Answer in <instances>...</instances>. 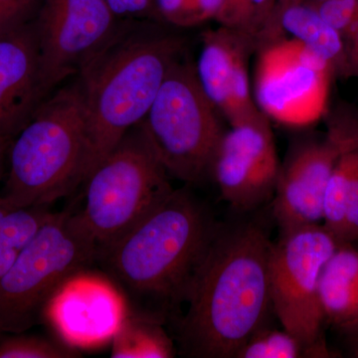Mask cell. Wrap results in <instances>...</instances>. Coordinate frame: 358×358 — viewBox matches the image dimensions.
<instances>
[{"instance_id":"cell-15","label":"cell","mask_w":358,"mask_h":358,"mask_svg":"<svg viewBox=\"0 0 358 358\" xmlns=\"http://www.w3.org/2000/svg\"><path fill=\"white\" fill-rule=\"evenodd\" d=\"M45 99L33 22L0 38V136L13 138Z\"/></svg>"},{"instance_id":"cell-28","label":"cell","mask_w":358,"mask_h":358,"mask_svg":"<svg viewBox=\"0 0 358 358\" xmlns=\"http://www.w3.org/2000/svg\"><path fill=\"white\" fill-rule=\"evenodd\" d=\"M345 78H358V14L355 22L345 37Z\"/></svg>"},{"instance_id":"cell-17","label":"cell","mask_w":358,"mask_h":358,"mask_svg":"<svg viewBox=\"0 0 358 358\" xmlns=\"http://www.w3.org/2000/svg\"><path fill=\"white\" fill-rule=\"evenodd\" d=\"M324 322L350 336L358 329V249L338 244L320 275Z\"/></svg>"},{"instance_id":"cell-24","label":"cell","mask_w":358,"mask_h":358,"mask_svg":"<svg viewBox=\"0 0 358 358\" xmlns=\"http://www.w3.org/2000/svg\"><path fill=\"white\" fill-rule=\"evenodd\" d=\"M78 353L66 343L20 334L0 336V358H72Z\"/></svg>"},{"instance_id":"cell-25","label":"cell","mask_w":358,"mask_h":358,"mask_svg":"<svg viewBox=\"0 0 358 358\" xmlns=\"http://www.w3.org/2000/svg\"><path fill=\"white\" fill-rule=\"evenodd\" d=\"M41 0H0V38L34 22Z\"/></svg>"},{"instance_id":"cell-29","label":"cell","mask_w":358,"mask_h":358,"mask_svg":"<svg viewBox=\"0 0 358 358\" xmlns=\"http://www.w3.org/2000/svg\"><path fill=\"white\" fill-rule=\"evenodd\" d=\"M11 141H13V138L0 136V180L3 176L4 162H6V157L8 155Z\"/></svg>"},{"instance_id":"cell-12","label":"cell","mask_w":358,"mask_h":358,"mask_svg":"<svg viewBox=\"0 0 358 358\" xmlns=\"http://www.w3.org/2000/svg\"><path fill=\"white\" fill-rule=\"evenodd\" d=\"M267 115L230 126L212 157L209 178L221 197L238 212H249L272 200L281 162Z\"/></svg>"},{"instance_id":"cell-3","label":"cell","mask_w":358,"mask_h":358,"mask_svg":"<svg viewBox=\"0 0 358 358\" xmlns=\"http://www.w3.org/2000/svg\"><path fill=\"white\" fill-rule=\"evenodd\" d=\"M183 45L174 35L120 27L78 73L86 131L85 179L143 121L169 70L182 57Z\"/></svg>"},{"instance_id":"cell-6","label":"cell","mask_w":358,"mask_h":358,"mask_svg":"<svg viewBox=\"0 0 358 358\" xmlns=\"http://www.w3.org/2000/svg\"><path fill=\"white\" fill-rule=\"evenodd\" d=\"M169 176L140 124L90 173L77 213L100 251L169 197L174 190Z\"/></svg>"},{"instance_id":"cell-11","label":"cell","mask_w":358,"mask_h":358,"mask_svg":"<svg viewBox=\"0 0 358 358\" xmlns=\"http://www.w3.org/2000/svg\"><path fill=\"white\" fill-rule=\"evenodd\" d=\"M117 20L105 0H41L34 26L45 98L109 43Z\"/></svg>"},{"instance_id":"cell-26","label":"cell","mask_w":358,"mask_h":358,"mask_svg":"<svg viewBox=\"0 0 358 358\" xmlns=\"http://www.w3.org/2000/svg\"><path fill=\"white\" fill-rule=\"evenodd\" d=\"M313 6L324 22L345 39L357 18V0H322Z\"/></svg>"},{"instance_id":"cell-21","label":"cell","mask_w":358,"mask_h":358,"mask_svg":"<svg viewBox=\"0 0 358 358\" xmlns=\"http://www.w3.org/2000/svg\"><path fill=\"white\" fill-rule=\"evenodd\" d=\"M307 357L305 345L286 329L261 327L238 350L235 358Z\"/></svg>"},{"instance_id":"cell-9","label":"cell","mask_w":358,"mask_h":358,"mask_svg":"<svg viewBox=\"0 0 358 358\" xmlns=\"http://www.w3.org/2000/svg\"><path fill=\"white\" fill-rule=\"evenodd\" d=\"M358 145V117L334 115L320 138H301L281 162L272 210L281 232L322 224L327 183L339 159Z\"/></svg>"},{"instance_id":"cell-22","label":"cell","mask_w":358,"mask_h":358,"mask_svg":"<svg viewBox=\"0 0 358 358\" xmlns=\"http://www.w3.org/2000/svg\"><path fill=\"white\" fill-rule=\"evenodd\" d=\"M227 0H154V10L171 24L189 27L215 20L220 24Z\"/></svg>"},{"instance_id":"cell-14","label":"cell","mask_w":358,"mask_h":358,"mask_svg":"<svg viewBox=\"0 0 358 358\" xmlns=\"http://www.w3.org/2000/svg\"><path fill=\"white\" fill-rule=\"evenodd\" d=\"M45 313L70 345H96L112 338L124 317L117 292L84 272L61 287Z\"/></svg>"},{"instance_id":"cell-8","label":"cell","mask_w":358,"mask_h":358,"mask_svg":"<svg viewBox=\"0 0 358 358\" xmlns=\"http://www.w3.org/2000/svg\"><path fill=\"white\" fill-rule=\"evenodd\" d=\"M322 224L281 232L271 247L268 275L273 312L282 329L306 348L307 357H331L320 301L322 270L338 246Z\"/></svg>"},{"instance_id":"cell-10","label":"cell","mask_w":358,"mask_h":358,"mask_svg":"<svg viewBox=\"0 0 358 358\" xmlns=\"http://www.w3.org/2000/svg\"><path fill=\"white\" fill-rule=\"evenodd\" d=\"M254 80L257 107L268 119L305 126L326 112L334 76L324 61L300 42L278 37L259 47Z\"/></svg>"},{"instance_id":"cell-19","label":"cell","mask_w":358,"mask_h":358,"mask_svg":"<svg viewBox=\"0 0 358 358\" xmlns=\"http://www.w3.org/2000/svg\"><path fill=\"white\" fill-rule=\"evenodd\" d=\"M162 322L143 315L127 317L120 324L112 341V357L171 358L176 357L171 338Z\"/></svg>"},{"instance_id":"cell-27","label":"cell","mask_w":358,"mask_h":358,"mask_svg":"<svg viewBox=\"0 0 358 358\" xmlns=\"http://www.w3.org/2000/svg\"><path fill=\"white\" fill-rule=\"evenodd\" d=\"M115 17H131L154 10V0H105Z\"/></svg>"},{"instance_id":"cell-4","label":"cell","mask_w":358,"mask_h":358,"mask_svg":"<svg viewBox=\"0 0 358 358\" xmlns=\"http://www.w3.org/2000/svg\"><path fill=\"white\" fill-rule=\"evenodd\" d=\"M86 131L76 83L40 103L11 141L2 197L14 208L47 207L85 179Z\"/></svg>"},{"instance_id":"cell-5","label":"cell","mask_w":358,"mask_h":358,"mask_svg":"<svg viewBox=\"0 0 358 358\" xmlns=\"http://www.w3.org/2000/svg\"><path fill=\"white\" fill-rule=\"evenodd\" d=\"M99 254L78 213H52L0 279V336L34 326L61 287Z\"/></svg>"},{"instance_id":"cell-30","label":"cell","mask_w":358,"mask_h":358,"mask_svg":"<svg viewBox=\"0 0 358 358\" xmlns=\"http://www.w3.org/2000/svg\"><path fill=\"white\" fill-rule=\"evenodd\" d=\"M350 350L353 357L358 358V329L355 333L350 334Z\"/></svg>"},{"instance_id":"cell-20","label":"cell","mask_w":358,"mask_h":358,"mask_svg":"<svg viewBox=\"0 0 358 358\" xmlns=\"http://www.w3.org/2000/svg\"><path fill=\"white\" fill-rule=\"evenodd\" d=\"M51 215L44 206L15 208L8 214L0 230V279Z\"/></svg>"},{"instance_id":"cell-18","label":"cell","mask_w":358,"mask_h":358,"mask_svg":"<svg viewBox=\"0 0 358 358\" xmlns=\"http://www.w3.org/2000/svg\"><path fill=\"white\" fill-rule=\"evenodd\" d=\"M322 225L339 244L358 240V145L334 167L324 192Z\"/></svg>"},{"instance_id":"cell-1","label":"cell","mask_w":358,"mask_h":358,"mask_svg":"<svg viewBox=\"0 0 358 358\" xmlns=\"http://www.w3.org/2000/svg\"><path fill=\"white\" fill-rule=\"evenodd\" d=\"M272 242L253 223L219 224L193 277L178 320L186 357L235 358L273 310L268 262Z\"/></svg>"},{"instance_id":"cell-7","label":"cell","mask_w":358,"mask_h":358,"mask_svg":"<svg viewBox=\"0 0 358 358\" xmlns=\"http://www.w3.org/2000/svg\"><path fill=\"white\" fill-rule=\"evenodd\" d=\"M181 58L169 70L140 126L167 173L192 185L209 178L212 157L226 129L200 87L194 65Z\"/></svg>"},{"instance_id":"cell-13","label":"cell","mask_w":358,"mask_h":358,"mask_svg":"<svg viewBox=\"0 0 358 358\" xmlns=\"http://www.w3.org/2000/svg\"><path fill=\"white\" fill-rule=\"evenodd\" d=\"M255 37L221 25L202 35L195 74L202 91L230 126L260 114L252 93L248 64L258 51Z\"/></svg>"},{"instance_id":"cell-23","label":"cell","mask_w":358,"mask_h":358,"mask_svg":"<svg viewBox=\"0 0 358 358\" xmlns=\"http://www.w3.org/2000/svg\"><path fill=\"white\" fill-rule=\"evenodd\" d=\"M278 0H227L220 25L255 37L260 45Z\"/></svg>"},{"instance_id":"cell-2","label":"cell","mask_w":358,"mask_h":358,"mask_svg":"<svg viewBox=\"0 0 358 358\" xmlns=\"http://www.w3.org/2000/svg\"><path fill=\"white\" fill-rule=\"evenodd\" d=\"M218 225L190 192L174 189L98 259L136 301V315L164 322L185 305Z\"/></svg>"},{"instance_id":"cell-16","label":"cell","mask_w":358,"mask_h":358,"mask_svg":"<svg viewBox=\"0 0 358 358\" xmlns=\"http://www.w3.org/2000/svg\"><path fill=\"white\" fill-rule=\"evenodd\" d=\"M296 40L345 78V39L320 17L307 0H278L260 45L278 37Z\"/></svg>"}]
</instances>
